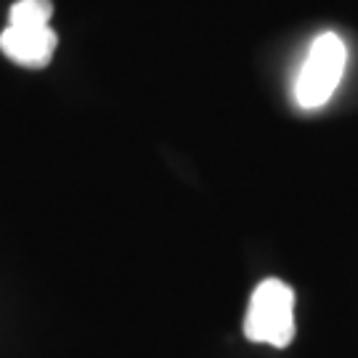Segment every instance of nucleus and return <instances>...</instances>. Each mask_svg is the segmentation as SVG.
<instances>
[{
  "mask_svg": "<svg viewBox=\"0 0 358 358\" xmlns=\"http://www.w3.org/2000/svg\"><path fill=\"white\" fill-rule=\"evenodd\" d=\"M348 62L345 43L334 32H324L313 40L303 69L294 83V99L303 109H319L334 96Z\"/></svg>",
  "mask_w": 358,
  "mask_h": 358,
  "instance_id": "obj_2",
  "label": "nucleus"
},
{
  "mask_svg": "<svg viewBox=\"0 0 358 358\" xmlns=\"http://www.w3.org/2000/svg\"><path fill=\"white\" fill-rule=\"evenodd\" d=\"M56 32L51 24L45 27H16L8 24L0 35V51L6 53L11 62L19 66H29V69H40L53 59L56 51Z\"/></svg>",
  "mask_w": 358,
  "mask_h": 358,
  "instance_id": "obj_3",
  "label": "nucleus"
},
{
  "mask_svg": "<svg viewBox=\"0 0 358 358\" xmlns=\"http://www.w3.org/2000/svg\"><path fill=\"white\" fill-rule=\"evenodd\" d=\"M51 0H16L8 11V24L16 27H45L51 24Z\"/></svg>",
  "mask_w": 358,
  "mask_h": 358,
  "instance_id": "obj_4",
  "label": "nucleus"
},
{
  "mask_svg": "<svg viewBox=\"0 0 358 358\" xmlns=\"http://www.w3.org/2000/svg\"><path fill=\"white\" fill-rule=\"evenodd\" d=\"M244 334L252 343L287 348L294 337V292L279 279H266L250 297Z\"/></svg>",
  "mask_w": 358,
  "mask_h": 358,
  "instance_id": "obj_1",
  "label": "nucleus"
}]
</instances>
